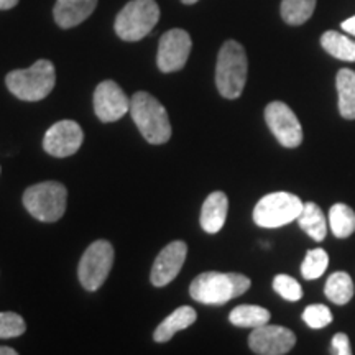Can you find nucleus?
I'll use <instances>...</instances> for the list:
<instances>
[{
  "label": "nucleus",
  "instance_id": "f257e3e1",
  "mask_svg": "<svg viewBox=\"0 0 355 355\" xmlns=\"http://www.w3.org/2000/svg\"><path fill=\"white\" fill-rule=\"evenodd\" d=\"M250 285V278L245 275L206 272L193 279L189 293L191 298L199 303L219 306L229 303L237 296H242Z\"/></svg>",
  "mask_w": 355,
  "mask_h": 355
},
{
  "label": "nucleus",
  "instance_id": "f03ea898",
  "mask_svg": "<svg viewBox=\"0 0 355 355\" xmlns=\"http://www.w3.org/2000/svg\"><path fill=\"white\" fill-rule=\"evenodd\" d=\"M130 115L148 144H166L171 137V125L166 109L148 92H135L130 99Z\"/></svg>",
  "mask_w": 355,
  "mask_h": 355
},
{
  "label": "nucleus",
  "instance_id": "7ed1b4c3",
  "mask_svg": "<svg viewBox=\"0 0 355 355\" xmlns=\"http://www.w3.org/2000/svg\"><path fill=\"white\" fill-rule=\"evenodd\" d=\"M248 61L243 46L235 40L222 44L216 64V86L225 99L241 97L247 83Z\"/></svg>",
  "mask_w": 355,
  "mask_h": 355
},
{
  "label": "nucleus",
  "instance_id": "20e7f679",
  "mask_svg": "<svg viewBox=\"0 0 355 355\" xmlns=\"http://www.w3.org/2000/svg\"><path fill=\"white\" fill-rule=\"evenodd\" d=\"M56 83L55 64L48 60H38L26 69H15L7 74L8 91L21 101H42L53 91Z\"/></svg>",
  "mask_w": 355,
  "mask_h": 355
},
{
  "label": "nucleus",
  "instance_id": "39448f33",
  "mask_svg": "<svg viewBox=\"0 0 355 355\" xmlns=\"http://www.w3.org/2000/svg\"><path fill=\"white\" fill-rule=\"evenodd\" d=\"M159 19V7L155 0H130L115 19V33L123 42H140Z\"/></svg>",
  "mask_w": 355,
  "mask_h": 355
},
{
  "label": "nucleus",
  "instance_id": "423d86ee",
  "mask_svg": "<svg viewBox=\"0 0 355 355\" xmlns=\"http://www.w3.org/2000/svg\"><path fill=\"white\" fill-rule=\"evenodd\" d=\"M68 202V189L58 181H44L30 186L24 194L25 209L42 222H56L63 217Z\"/></svg>",
  "mask_w": 355,
  "mask_h": 355
},
{
  "label": "nucleus",
  "instance_id": "0eeeda50",
  "mask_svg": "<svg viewBox=\"0 0 355 355\" xmlns=\"http://www.w3.org/2000/svg\"><path fill=\"white\" fill-rule=\"evenodd\" d=\"M304 204L296 194L279 193L266 194L257 202L254 209V220L263 229H278L298 219Z\"/></svg>",
  "mask_w": 355,
  "mask_h": 355
},
{
  "label": "nucleus",
  "instance_id": "6e6552de",
  "mask_svg": "<svg viewBox=\"0 0 355 355\" xmlns=\"http://www.w3.org/2000/svg\"><path fill=\"white\" fill-rule=\"evenodd\" d=\"M114 265V247L107 241H96L84 252L78 266V277L84 290L97 291L107 279Z\"/></svg>",
  "mask_w": 355,
  "mask_h": 355
},
{
  "label": "nucleus",
  "instance_id": "1a4fd4ad",
  "mask_svg": "<svg viewBox=\"0 0 355 355\" xmlns=\"http://www.w3.org/2000/svg\"><path fill=\"white\" fill-rule=\"evenodd\" d=\"M265 121L270 130L285 148H296L303 141V128L295 112L285 102L275 101L266 105Z\"/></svg>",
  "mask_w": 355,
  "mask_h": 355
},
{
  "label": "nucleus",
  "instance_id": "9d476101",
  "mask_svg": "<svg viewBox=\"0 0 355 355\" xmlns=\"http://www.w3.org/2000/svg\"><path fill=\"white\" fill-rule=\"evenodd\" d=\"M193 42L186 30L173 28L159 38L157 64L162 73H175L184 68Z\"/></svg>",
  "mask_w": 355,
  "mask_h": 355
},
{
  "label": "nucleus",
  "instance_id": "9b49d317",
  "mask_svg": "<svg viewBox=\"0 0 355 355\" xmlns=\"http://www.w3.org/2000/svg\"><path fill=\"white\" fill-rule=\"evenodd\" d=\"M84 132L74 121H61L48 128L43 139L44 152L51 157L66 158L81 148Z\"/></svg>",
  "mask_w": 355,
  "mask_h": 355
},
{
  "label": "nucleus",
  "instance_id": "f8f14e48",
  "mask_svg": "<svg viewBox=\"0 0 355 355\" xmlns=\"http://www.w3.org/2000/svg\"><path fill=\"white\" fill-rule=\"evenodd\" d=\"M296 336L295 332L283 326H263L255 327L248 337V345L255 354L260 355H283L295 347Z\"/></svg>",
  "mask_w": 355,
  "mask_h": 355
},
{
  "label": "nucleus",
  "instance_id": "ddd939ff",
  "mask_svg": "<svg viewBox=\"0 0 355 355\" xmlns=\"http://www.w3.org/2000/svg\"><path fill=\"white\" fill-rule=\"evenodd\" d=\"M94 112L102 122H115L130 112V99L117 83L102 81L94 91Z\"/></svg>",
  "mask_w": 355,
  "mask_h": 355
},
{
  "label": "nucleus",
  "instance_id": "4468645a",
  "mask_svg": "<svg viewBox=\"0 0 355 355\" xmlns=\"http://www.w3.org/2000/svg\"><path fill=\"white\" fill-rule=\"evenodd\" d=\"M186 255H188V245L183 241H175L159 252L155 260L150 279L155 286L162 288L171 283L183 268Z\"/></svg>",
  "mask_w": 355,
  "mask_h": 355
},
{
  "label": "nucleus",
  "instance_id": "2eb2a0df",
  "mask_svg": "<svg viewBox=\"0 0 355 355\" xmlns=\"http://www.w3.org/2000/svg\"><path fill=\"white\" fill-rule=\"evenodd\" d=\"M99 0H56L53 17L61 28H73L87 20Z\"/></svg>",
  "mask_w": 355,
  "mask_h": 355
},
{
  "label": "nucleus",
  "instance_id": "dca6fc26",
  "mask_svg": "<svg viewBox=\"0 0 355 355\" xmlns=\"http://www.w3.org/2000/svg\"><path fill=\"white\" fill-rule=\"evenodd\" d=\"M229 211V199L222 191H214L202 204L201 209V227L207 234H217L224 227L225 219H227Z\"/></svg>",
  "mask_w": 355,
  "mask_h": 355
},
{
  "label": "nucleus",
  "instance_id": "f3484780",
  "mask_svg": "<svg viewBox=\"0 0 355 355\" xmlns=\"http://www.w3.org/2000/svg\"><path fill=\"white\" fill-rule=\"evenodd\" d=\"M198 314L191 306H181L173 311L165 321H163L153 332V339L157 343H168L176 332L186 329V327L193 326L196 322Z\"/></svg>",
  "mask_w": 355,
  "mask_h": 355
},
{
  "label": "nucleus",
  "instance_id": "a211bd4d",
  "mask_svg": "<svg viewBox=\"0 0 355 355\" xmlns=\"http://www.w3.org/2000/svg\"><path fill=\"white\" fill-rule=\"evenodd\" d=\"M339 94V112L347 121H355V71L340 69L336 78Z\"/></svg>",
  "mask_w": 355,
  "mask_h": 355
},
{
  "label": "nucleus",
  "instance_id": "6ab92c4d",
  "mask_svg": "<svg viewBox=\"0 0 355 355\" xmlns=\"http://www.w3.org/2000/svg\"><path fill=\"white\" fill-rule=\"evenodd\" d=\"M298 224L300 227L309 235L311 239H314L316 242L324 241L327 234V224H326V216L321 211V207L314 202H306L303 206V211L298 216Z\"/></svg>",
  "mask_w": 355,
  "mask_h": 355
},
{
  "label": "nucleus",
  "instance_id": "aec40b11",
  "mask_svg": "<svg viewBox=\"0 0 355 355\" xmlns=\"http://www.w3.org/2000/svg\"><path fill=\"white\" fill-rule=\"evenodd\" d=\"M354 282L345 272H336L327 278L326 286H324V293L334 304L344 306L347 304L354 296Z\"/></svg>",
  "mask_w": 355,
  "mask_h": 355
},
{
  "label": "nucleus",
  "instance_id": "412c9836",
  "mask_svg": "<svg viewBox=\"0 0 355 355\" xmlns=\"http://www.w3.org/2000/svg\"><path fill=\"white\" fill-rule=\"evenodd\" d=\"M322 48L329 53L331 56L340 61H349L355 63V42L339 32H326L321 37Z\"/></svg>",
  "mask_w": 355,
  "mask_h": 355
},
{
  "label": "nucleus",
  "instance_id": "4be33fe9",
  "mask_svg": "<svg viewBox=\"0 0 355 355\" xmlns=\"http://www.w3.org/2000/svg\"><path fill=\"white\" fill-rule=\"evenodd\" d=\"M229 321L234 326L252 327V329H255V327L263 326V324L270 321V313L268 309L261 308V306L242 304L230 311Z\"/></svg>",
  "mask_w": 355,
  "mask_h": 355
},
{
  "label": "nucleus",
  "instance_id": "5701e85b",
  "mask_svg": "<svg viewBox=\"0 0 355 355\" xmlns=\"http://www.w3.org/2000/svg\"><path fill=\"white\" fill-rule=\"evenodd\" d=\"M329 225L337 239H347L355 232V212L347 204L337 202L329 211Z\"/></svg>",
  "mask_w": 355,
  "mask_h": 355
},
{
  "label": "nucleus",
  "instance_id": "b1692460",
  "mask_svg": "<svg viewBox=\"0 0 355 355\" xmlns=\"http://www.w3.org/2000/svg\"><path fill=\"white\" fill-rule=\"evenodd\" d=\"M318 0H282V19L288 25L298 26L313 17Z\"/></svg>",
  "mask_w": 355,
  "mask_h": 355
},
{
  "label": "nucleus",
  "instance_id": "393cba45",
  "mask_svg": "<svg viewBox=\"0 0 355 355\" xmlns=\"http://www.w3.org/2000/svg\"><path fill=\"white\" fill-rule=\"evenodd\" d=\"M329 266V255L322 248H314L309 250L304 257L303 265H301V275L304 279H318L321 278L324 272Z\"/></svg>",
  "mask_w": 355,
  "mask_h": 355
},
{
  "label": "nucleus",
  "instance_id": "a878e982",
  "mask_svg": "<svg viewBox=\"0 0 355 355\" xmlns=\"http://www.w3.org/2000/svg\"><path fill=\"white\" fill-rule=\"evenodd\" d=\"M273 290L288 301H300L303 298V288L290 275H277L273 279Z\"/></svg>",
  "mask_w": 355,
  "mask_h": 355
},
{
  "label": "nucleus",
  "instance_id": "bb28decb",
  "mask_svg": "<svg viewBox=\"0 0 355 355\" xmlns=\"http://www.w3.org/2000/svg\"><path fill=\"white\" fill-rule=\"evenodd\" d=\"M24 318L17 313H0V339H13L25 332Z\"/></svg>",
  "mask_w": 355,
  "mask_h": 355
},
{
  "label": "nucleus",
  "instance_id": "cd10ccee",
  "mask_svg": "<svg viewBox=\"0 0 355 355\" xmlns=\"http://www.w3.org/2000/svg\"><path fill=\"white\" fill-rule=\"evenodd\" d=\"M303 321L313 329H322L332 322V314L327 306L324 304H311L304 309Z\"/></svg>",
  "mask_w": 355,
  "mask_h": 355
},
{
  "label": "nucleus",
  "instance_id": "c85d7f7f",
  "mask_svg": "<svg viewBox=\"0 0 355 355\" xmlns=\"http://www.w3.org/2000/svg\"><path fill=\"white\" fill-rule=\"evenodd\" d=\"M332 354L336 355H350L352 350H350V343H349V337L344 334V332H339L332 337V343H331Z\"/></svg>",
  "mask_w": 355,
  "mask_h": 355
},
{
  "label": "nucleus",
  "instance_id": "c756f323",
  "mask_svg": "<svg viewBox=\"0 0 355 355\" xmlns=\"http://www.w3.org/2000/svg\"><path fill=\"white\" fill-rule=\"evenodd\" d=\"M340 26H343L344 32H347L352 35V37H355V15L350 17V19H347V20H344Z\"/></svg>",
  "mask_w": 355,
  "mask_h": 355
},
{
  "label": "nucleus",
  "instance_id": "7c9ffc66",
  "mask_svg": "<svg viewBox=\"0 0 355 355\" xmlns=\"http://www.w3.org/2000/svg\"><path fill=\"white\" fill-rule=\"evenodd\" d=\"M19 3V0H0V10H8Z\"/></svg>",
  "mask_w": 355,
  "mask_h": 355
},
{
  "label": "nucleus",
  "instance_id": "2f4dec72",
  "mask_svg": "<svg viewBox=\"0 0 355 355\" xmlns=\"http://www.w3.org/2000/svg\"><path fill=\"white\" fill-rule=\"evenodd\" d=\"M0 355H17V350L12 347H0Z\"/></svg>",
  "mask_w": 355,
  "mask_h": 355
},
{
  "label": "nucleus",
  "instance_id": "473e14b6",
  "mask_svg": "<svg viewBox=\"0 0 355 355\" xmlns=\"http://www.w3.org/2000/svg\"><path fill=\"white\" fill-rule=\"evenodd\" d=\"M181 2L186 3V6H193V3H196L198 0H181Z\"/></svg>",
  "mask_w": 355,
  "mask_h": 355
}]
</instances>
